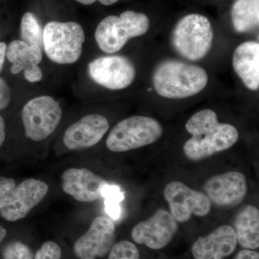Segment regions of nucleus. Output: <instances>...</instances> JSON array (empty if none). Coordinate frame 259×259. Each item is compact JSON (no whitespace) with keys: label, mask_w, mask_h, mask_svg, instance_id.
<instances>
[{"label":"nucleus","mask_w":259,"mask_h":259,"mask_svg":"<svg viewBox=\"0 0 259 259\" xmlns=\"http://www.w3.org/2000/svg\"><path fill=\"white\" fill-rule=\"evenodd\" d=\"M170 213L178 223H186L192 216L204 217L210 212L212 203L203 192L191 189L182 182H170L163 190Z\"/></svg>","instance_id":"nucleus-8"},{"label":"nucleus","mask_w":259,"mask_h":259,"mask_svg":"<svg viewBox=\"0 0 259 259\" xmlns=\"http://www.w3.org/2000/svg\"><path fill=\"white\" fill-rule=\"evenodd\" d=\"M192 136L184 145L186 158L199 161L229 149L238 142L239 134L235 126L221 123L217 114L210 109L194 114L186 123Z\"/></svg>","instance_id":"nucleus-1"},{"label":"nucleus","mask_w":259,"mask_h":259,"mask_svg":"<svg viewBox=\"0 0 259 259\" xmlns=\"http://www.w3.org/2000/svg\"><path fill=\"white\" fill-rule=\"evenodd\" d=\"M109 127L108 120L104 116L88 115L68 127L63 141L70 150L90 148L101 141Z\"/></svg>","instance_id":"nucleus-15"},{"label":"nucleus","mask_w":259,"mask_h":259,"mask_svg":"<svg viewBox=\"0 0 259 259\" xmlns=\"http://www.w3.org/2000/svg\"><path fill=\"white\" fill-rule=\"evenodd\" d=\"M163 134L158 121L136 115L121 120L107 137V147L112 152H125L156 143Z\"/></svg>","instance_id":"nucleus-6"},{"label":"nucleus","mask_w":259,"mask_h":259,"mask_svg":"<svg viewBox=\"0 0 259 259\" xmlns=\"http://www.w3.org/2000/svg\"><path fill=\"white\" fill-rule=\"evenodd\" d=\"M207 83L208 75L203 68L178 60L163 61L153 74L156 93L174 100L194 96L202 92Z\"/></svg>","instance_id":"nucleus-2"},{"label":"nucleus","mask_w":259,"mask_h":259,"mask_svg":"<svg viewBox=\"0 0 259 259\" xmlns=\"http://www.w3.org/2000/svg\"><path fill=\"white\" fill-rule=\"evenodd\" d=\"M61 187L65 193L79 202H92L102 197L108 184L102 177L88 168H68L61 176Z\"/></svg>","instance_id":"nucleus-14"},{"label":"nucleus","mask_w":259,"mask_h":259,"mask_svg":"<svg viewBox=\"0 0 259 259\" xmlns=\"http://www.w3.org/2000/svg\"><path fill=\"white\" fill-rule=\"evenodd\" d=\"M178 222L166 209H159L151 217L133 228L131 237L136 243L153 250L166 246L178 231Z\"/></svg>","instance_id":"nucleus-10"},{"label":"nucleus","mask_w":259,"mask_h":259,"mask_svg":"<svg viewBox=\"0 0 259 259\" xmlns=\"http://www.w3.org/2000/svg\"><path fill=\"white\" fill-rule=\"evenodd\" d=\"M60 247L53 241H47L42 245L35 255V259H61Z\"/></svg>","instance_id":"nucleus-25"},{"label":"nucleus","mask_w":259,"mask_h":259,"mask_svg":"<svg viewBox=\"0 0 259 259\" xmlns=\"http://www.w3.org/2000/svg\"><path fill=\"white\" fill-rule=\"evenodd\" d=\"M5 138H6V133H5V123L4 119L0 116V146L5 142Z\"/></svg>","instance_id":"nucleus-31"},{"label":"nucleus","mask_w":259,"mask_h":259,"mask_svg":"<svg viewBox=\"0 0 259 259\" xmlns=\"http://www.w3.org/2000/svg\"><path fill=\"white\" fill-rule=\"evenodd\" d=\"M33 255L28 246L20 242H13L5 247L3 259H32Z\"/></svg>","instance_id":"nucleus-24"},{"label":"nucleus","mask_w":259,"mask_h":259,"mask_svg":"<svg viewBox=\"0 0 259 259\" xmlns=\"http://www.w3.org/2000/svg\"><path fill=\"white\" fill-rule=\"evenodd\" d=\"M7 47L8 46L3 42H0V72L3 70L5 57H6Z\"/></svg>","instance_id":"nucleus-30"},{"label":"nucleus","mask_w":259,"mask_h":259,"mask_svg":"<svg viewBox=\"0 0 259 259\" xmlns=\"http://www.w3.org/2000/svg\"><path fill=\"white\" fill-rule=\"evenodd\" d=\"M233 67L248 90L259 88V44L247 41L238 46L233 53Z\"/></svg>","instance_id":"nucleus-18"},{"label":"nucleus","mask_w":259,"mask_h":259,"mask_svg":"<svg viewBox=\"0 0 259 259\" xmlns=\"http://www.w3.org/2000/svg\"><path fill=\"white\" fill-rule=\"evenodd\" d=\"M7 236V231L6 229L0 225V244H1L2 242H3V240L5 239V237Z\"/></svg>","instance_id":"nucleus-32"},{"label":"nucleus","mask_w":259,"mask_h":259,"mask_svg":"<svg viewBox=\"0 0 259 259\" xmlns=\"http://www.w3.org/2000/svg\"><path fill=\"white\" fill-rule=\"evenodd\" d=\"M88 72L95 82L111 90L128 88L136 75L132 61L122 56L97 58L89 64Z\"/></svg>","instance_id":"nucleus-9"},{"label":"nucleus","mask_w":259,"mask_h":259,"mask_svg":"<svg viewBox=\"0 0 259 259\" xmlns=\"http://www.w3.org/2000/svg\"><path fill=\"white\" fill-rule=\"evenodd\" d=\"M76 1L84 5H92L95 3V2L98 1L103 5L109 6V5L115 4V3H117L119 0H76Z\"/></svg>","instance_id":"nucleus-29"},{"label":"nucleus","mask_w":259,"mask_h":259,"mask_svg":"<svg viewBox=\"0 0 259 259\" xmlns=\"http://www.w3.org/2000/svg\"><path fill=\"white\" fill-rule=\"evenodd\" d=\"M85 34L76 22L52 21L44 28V49L48 57L59 64H72L82 53Z\"/></svg>","instance_id":"nucleus-5"},{"label":"nucleus","mask_w":259,"mask_h":259,"mask_svg":"<svg viewBox=\"0 0 259 259\" xmlns=\"http://www.w3.org/2000/svg\"><path fill=\"white\" fill-rule=\"evenodd\" d=\"M15 187L16 184L13 179L0 177V209L6 204Z\"/></svg>","instance_id":"nucleus-26"},{"label":"nucleus","mask_w":259,"mask_h":259,"mask_svg":"<svg viewBox=\"0 0 259 259\" xmlns=\"http://www.w3.org/2000/svg\"><path fill=\"white\" fill-rule=\"evenodd\" d=\"M213 29L204 15L190 14L179 20L171 33L175 51L190 61L201 60L212 47Z\"/></svg>","instance_id":"nucleus-4"},{"label":"nucleus","mask_w":259,"mask_h":259,"mask_svg":"<svg viewBox=\"0 0 259 259\" xmlns=\"http://www.w3.org/2000/svg\"><path fill=\"white\" fill-rule=\"evenodd\" d=\"M11 98L12 94L9 86L3 78L0 77V110L8 107Z\"/></svg>","instance_id":"nucleus-27"},{"label":"nucleus","mask_w":259,"mask_h":259,"mask_svg":"<svg viewBox=\"0 0 259 259\" xmlns=\"http://www.w3.org/2000/svg\"><path fill=\"white\" fill-rule=\"evenodd\" d=\"M49 186L42 181L28 179L15 187L0 215L9 222L20 221L40 203L49 192Z\"/></svg>","instance_id":"nucleus-13"},{"label":"nucleus","mask_w":259,"mask_h":259,"mask_svg":"<svg viewBox=\"0 0 259 259\" xmlns=\"http://www.w3.org/2000/svg\"><path fill=\"white\" fill-rule=\"evenodd\" d=\"M149 26L147 15L127 10L120 16L110 15L104 18L95 31V40L102 51L114 54L125 47L130 39L145 35Z\"/></svg>","instance_id":"nucleus-3"},{"label":"nucleus","mask_w":259,"mask_h":259,"mask_svg":"<svg viewBox=\"0 0 259 259\" xmlns=\"http://www.w3.org/2000/svg\"><path fill=\"white\" fill-rule=\"evenodd\" d=\"M234 259H259V253L255 250L245 248L241 250Z\"/></svg>","instance_id":"nucleus-28"},{"label":"nucleus","mask_w":259,"mask_h":259,"mask_svg":"<svg viewBox=\"0 0 259 259\" xmlns=\"http://www.w3.org/2000/svg\"><path fill=\"white\" fill-rule=\"evenodd\" d=\"M6 57L12 64L10 71L17 74L23 71L25 79L35 83L42 79L38 64L42 59V49L21 40H13L7 47Z\"/></svg>","instance_id":"nucleus-17"},{"label":"nucleus","mask_w":259,"mask_h":259,"mask_svg":"<svg viewBox=\"0 0 259 259\" xmlns=\"http://www.w3.org/2000/svg\"><path fill=\"white\" fill-rule=\"evenodd\" d=\"M108 259H140L139 250L132 242L120 241L112 246Z\"/></svg>","instance_id":"nucleus-23"},{"label":"nucleus","mask_w":259,"mask_h":259,"mask_svg":"<svg viewBox=\"0 0 259 259\" xmlns=\"http://www.w3.org/2000/svg\"><path fill=\"white\" fill-rule=\"evenodd\" d=\"M105 198V210L113 220L119 219L121 214L120 203L124 199L123 192L118 186L107 184L102 192Z\"/></svg>","instance_id":"nucleus-22"},{"label":"nucleus","mask_w":259,"mask_h":259,"mask_svg":"<svg viewBox=\"0 0 259 259\" xmlns=\"http://www.w3.org/2000/svg\"><path fill=\"white\" fill-rule=\"evenodd\" d=\"M233 28L240 33L251 31L259 24V0H237L231 10Z\"/></svg>","instance_id":"nucleus-20"},{"label":"nucleus","mask_w":259,"mask_h":259,"mask_svg":"<svg viewBox=\"0 0 259 259\" xmlns=\"http://www.w3.org/2000/svg\"><path fill=\"white\" fill-rule=\"evenodd\" d=\"M204 190L211 203L221 208H231L243 202L248 185L243 174L229 171L210 177Z\"/></svg>","instance_id":"nucleus-11"},{"label":"nucleus","mask_w":259,"mask_h":259,"mask_svg":"<svg viewBox=\"0 0 259 259\" xmlns=\"http://www.w3.org/2000/svg\"><path fill=\"white\" fill-rule=\"evenodd\" d=\"M237 241L245 249L259 247V210L253 205H246L237 214L234 221Z\"/></svg>","instance_id":"nucleus-19"},{"label":"nucleus","mask_w":259,"mask_h":259,"mask_svg":"<svg viewBox=\"0 0 259 259\" xmlns=\"http://www.w3.org/2000/svg\"><path fill=\"white\" fill-rule=\"evenodd\" d=\"M238 241L234 228L228 225L218 227L204 237H199L192 247L194 259H223L236 250Z\"/></svg>","instance_id":"nucleus-16"},{"label":"nucleus","mask_w":259,"mask_h":259,"mask_svg":"<svg viewBox=\"0 0 259 259\" xmlns=\"http://www.w3.org/2000/svg\"><path fill=\"white\" fill-rule=\"evenodd\" d=\"M61 117L60 104L53 97L40 96L32 99L22 110L25 136L34 141L47 139L59 125Z\"/></svg>","instance_id":"nucleus-7"},{"label":"nucleus","mask_w":259,"mask_h":259,"mask_svg":"<svg viewBox=\"0 0 259 259\" xmlns=\"http://www.w3.org/2000/svg\"><path fill=\"white\" fill-rule=\"evenodd\" d=\"M20 33L23 41L41 49L44 48V28H42L36 15L33 13L28 12L23 15L20 25Z\"/></svg>","instance_id":"nucleus-21"},{"label":"nucleus","mask_w":259,"mask_h":259,"mask_svg":"<svg viewBox=\"0 0 259 259\" xmlns=\"http://www.w3.org/2000/svg\"><path fill=\"white\" fill-rule=\"evenodd\" d=\"M115 238V226L110 218L99 216L85 234L75 243L74 249L80 259H96L110 253Z\"/></svg>","instance_id":"nucleus-12"}]
</instances>
